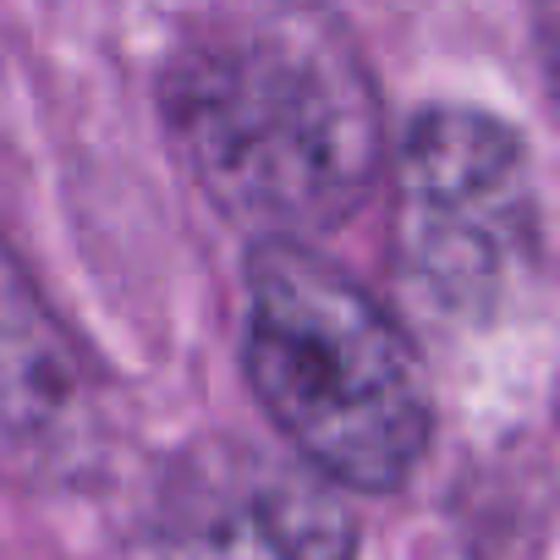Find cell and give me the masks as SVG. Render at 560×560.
Here are the masks:
<instances>
[{
    "mask_svg": "<svg viewBox=\"0 0 560 560\" xmlns=\"http://www.w3.org/2000/svg\"><path fill=\"white\" fill-rule=\"evenodd\" d=\"M154 538L165 560H358L352 511L319 467L231 434L171 462Z\"/></svg>",
    "mask_w": 560,
    "mask_h": 560,
    "instance_id": "obj_4",
    "label": "cell"
},
{
    "mask_svg": "<svg viewBox=\"0 0 560 560\" xmlns=\"http://www.w3.org/2000/svg\"><path fill=\"white\" fill-rule=\"evenodd\" d=\"M396 253L462 319L494 314L538 258V209L516 132L483 110H423L396 149Z\"/></svg>",
    "mask_w": 560,
    "mask_h": 560,
    "instance_id": "obj_3",
    "label": "cell"
},
{
    "mask_svg": "<svg viewBox=\"0 0 560 560\" xmlns=\"http://www.w3.org/2000/svg\"><path fill=\"white\" fill-rule=\"evenodd\" d=\"M247 380L330 483L396 489L429 440V385L401 325L314 247L264 236L247 269Z\"/></svg>",
    "mask_w": 560,
    "mask_h": 560,
    "instance_id": "obj_2",
    "label": "cell"
},
{
    "mask_svg": "<svg viewBox=\"0 0 560 560\" xmlns=\"http://www.w3.org/2000/svg\"><path fill=\"white\" fill-rule=\"evenodd\" d=\"M171 138L236 220L303 242L341 225L385 165V110L325 0H214L165 72Z\"/></svg>",
    "mask_w": 560,
    "mask_h": 560,
    "instance_id": "obj_1",
    "label": "cell"
},
{
    "mask_svg": "<svg viewBox=\"0 0 560 560\" xmlns=\"http://www.w3.org/2000/svg\"><path fill=\"white\" fill-rule=\"evenodd\" d=\"M544 72H549L555 110H560V0H549V12H544Z\"/></svg>",
    "mask_w": 560,
    "mask_h": 560,
    "instance_id": "obj_6",
    "label": "cell"
},
{
    "mask_svg": "<svg viewBox=\"0 0 560 560\" xmlns=\"http://www.w3.org/2000/svg\"><path fill=\"white\" fill-rule=\"evenodd\" d=\"M105 445L94 369L0 236V478L67 483Z\"/></svg>",
    "mask_w": 560,
    "mask_h": 560,
    "instance_id": "obj_5",
    "label": "cell"
}]
</instances>
